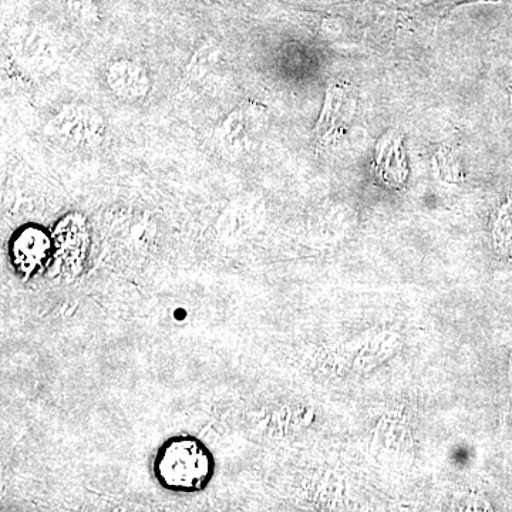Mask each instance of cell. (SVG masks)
<instances>
[{"instance_id": "cell-1", "label": "cell", "mask_w": 512, "mask_h": 512, "mask_svg": "<svg viewBox=\"0 0 512 512\" xmlns=\"http://www.w3.org/2000/svg\"><path fill=\"white\" fill-rule=\"evenodd\" d=\"M210 448L192 436H175L161 444L154 458V474L165 490L192 494L204 490L214 477Z\"/></svg>"}, {"instance_id": "cell-2", "label": "cell", "mask_w": 512, "mask_h": 512, "mask_svg": "<svg viewBox=\"0 0 512 512\" xmlns=\"http://www.w3.org/2000/svg\"><path fill=\"white\" fill-rule=\"evenodd\" d=\"M50 244L49 235L42 228L25 227L22 231L16 232L12 239L10 258L16 271L20 274L30 276L36 274L49 259Z\"/></svg>"}]
</instances>
